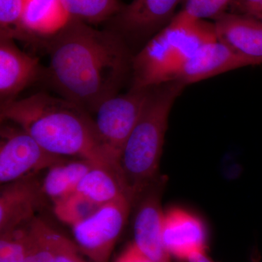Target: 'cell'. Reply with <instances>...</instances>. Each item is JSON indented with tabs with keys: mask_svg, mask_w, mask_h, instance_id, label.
Listing matches in <instances>:
<instances>
[{
	"mask_svg": "<svg viewBox=\"0 0 262 262\" xmlns=\"http://www.w3.org/2000/svg\"><path fill=\"white\" fill-rule=\"evenodd\" d=\"M49 64L43 78L60 97L94 113L105 100L119 94L132 75L133 58L126 41L107 29L99 30L70 19L44 40Z\"/></svg>",
	"mask_w": 262,
	"mask_h": 262,
	"instance_id": "6da1fadb",
	"label": "cell"
},
{
	"mask_svg": "<svg viewBox=\"0 0 262 262\" xmlns=\"http://www.w3.org/2000/svg\"><path fill=\"white\" fill-rule=\"evenodd\" d=\"M0 118L23 129L52 154L89 160L124 182L120 158L103 143L91 114L78 105L39 92L1 103Z\"/></svg>",
	"mask_w": 262,
	"mask_h": 262,
	"instance_id": "7a4b0ae2",
	"label": "cell"
},
{
	"mask_svg": "<svg viewBox=\"0 0 262 262\" xmlns=\"http://www.w3.org/2000/svg\"><path fill=\"white\" fill-rule=\"evenodd\" d=\"M184 87L182 82L172 81L150 88L120 158L122 177L132 201L149 187L158 173L169 115Z\"/></svg>",
	"mask_w": 262,
	"mask_h": 262,
	"instance_id": "3957f363",
	"label": "cell"
},
{
	"mask_svg": "<svg viewBox=\"0 0 262 262\" xmlns=\"http://www.w3.org/2000/svg\"><path fill=\"white\" fill-rule=\"evenodd\" d=\"M217 39L214 24L179 12L134 55L131 87L144 89L175 81L200 48Z\"/></svg>",
	"mask_w": 262,
	"mask_h": 262,
	"instance_id": "277c9868",
	"label": "cell"
},
{
	"mask_svg": "<svg viewBox=\"0 0 262 262\" xmlns=\"http://www.w3.org/2000/svg\"><path fill=\"white\" fill-rule=\"evenodd\" d=\"M132 201L129 198L106 203L96 213L72 226L75 244L92 262H108L126 222Z\"/></svg>",
	"mask_w": 262,
	"mask_h": 262,
	"instance_id": "5b68a950",
	"label": "cell"
},
{
	"mask_svg": "<svg viewBox=\"0 0 262 262\" xmlns=\"http://www.w3.org/2000/svg\"><path fill=\"white\" fill-rule=\"evenodd\" d=\"M63 157L52 154L17 125L1 127L0 183L2 185L29 177L65 162Z\"/></svg>",
	"mask_w": 262,
	"mask_h": 262,
	"instance_id": "8992f818",
	"label": "cell"
},
{
	"mask_svg": "<svg viewBox=\"0 0 262 262\" xmlns=\"http://www.w3.org/2000/svg\"><path fill=\"white\" fill-rule=\"evenodd\" d=\"M150 88L130 86L125 94L105 100L94 113L93 118L100 137L120 158L145 104Z\"/></svg>",
	"mask_w": 262,
	"mask_h": 262,
	"instance_id": "52a82bcc",
	"label": "cell"
},
{
	"mask_svg": "<svg viewBox=\"0 0 262 262\" xmlns=\"http://www.w3.org/2000/svg\"><path fill=\"white\" fill-rule=\"evenodd\" d=\"M182 0H133L106 23V29L131 42L151 39L173 18Z\"/></svg>",
	"mask_w": 262,
	"mask_h": 262,
	"instance_id": "ba28073f",
	"label": "cell"
},
{
	"mask_svg": "<svg viewBox=\"0 0 262 262\" xmlns=\"http://www.w3.org/2000/svg\"><path fill=\"white\" fill-rule=\"evenodd\" d=\"M46 198L42 184L31 176L2 185L0 234L29 223L35 218Z\"/></svg>",
	"mask_w": 262,
	"mask_h": 262,
	"instance_id": "9c48e42d",
	"label": "cell"
},
{
	"mask_svg": "<svg viewBox=\"0 0 262 262\" xmlns=\"http://www.w3.org/2000/svg\"><path fill=\"white\" fill-rule=\"evenodd\" d=\"M39 58L22 51L13 38L0 37V100L16 99L20 92L44 77Z\"/></svg>",
	"mask_w": 262,
	"mask_h": 262,
	"instance_id": "30bf717a",
	"label": "cell"
},
{
	"mask_svg": "<svg viewBox=\"0 0 262 262\" xmlns=\"http://www.w3.org/2000/svg\"><path fill=\"white\" fill-rule=\"evenodd\" d=\"M163 241L170 257L187 262L194 255L206 252V227L196 215L182 208H171L164 213Z\"/></svg>",
	"mask_w": 262,
	"mask_h": 262,
	"instance_id": "8fae6325",
	"label": "cell"
},
{
	"mask_svg": "<svg viewBox=\"0 0 262 262\" xmlns=\"http://www.w3.org/2000/svg\"><path fill=\"white\" fill-rule=\"evenodd\" d=\"M217 39L251 65L262 64V20L225 13L214 21Z\"/></svg>",
	"mask_w": 262,
	"mask_h": 262,
	"instance_id": "7c38bea8",
	"label": "cell"
},
{
	"mask_svg": "<svg viewBox=\"0 0 262 262\" xmlns=\"http://www.w3.org/2000/svg\"><path fill=\"white\" fill-rule=\"evenodd\" d=\"M248 66L252 65L217 39L200 48L183 66L175 81L187 85Z\"/></svg>",
	"mask_w": 262,
	"mask_h": 262,
	"instance_id": "4fadbf2b",
	"label": "cell"
},
{
	"mask_svg": "<svg viewBox=\"0 0 262 262\" xmlns=\"http://www.w3.org/2000/svg\"><path fill=\"white\" fill-rule=\"evenodd\" d=\"M163 216L159 196L153 193L141 202L134 220V244L155 262H170L163 245Z\"/></svg>",
	"mask_w": 262,
	"mask_h": 262,
	"instance_id": "5bb4252c",
	"label": "cell"
},
{
	"mask_svg": "<svg viewBox=\"0 0 262 262\" xmlns=\"http://www.w3.org/2000/svg\"><path fill=\"white\" fill-rule=\"evenodd\" d=\"M61 0H24L22 27L27 40H46L70 20Z\"/></svg>",
	"mask_w": 262,
	"mask_h": 262,
	"instance_id": "9a60e30c",
	"label": "cell"
},
{
	"mask_svg": "<svg viewBox=\"0 0 262 262\" xmlns=\"http://www.w3.org/2000/svg\"><path fill=\"white\" fill-rule=\"evenodd\" d=\"M76 191L100 206L122 198L130 200L122 179L112 170L97 165L84 176Z\"/></svg>",
	"mask_w": 262,
	"mask_h": 262,
	"instance_id": "2e32d148",
	"label": "cell"
},
{
	"mask_svg": "<svg viewBox=\"0 0 262 262\" xmlns=\"http://www.w3.org/2000/svg\"><path fill=\"white\" fill-rule=\"evenodd\" d=\"M89 160L65 161L48 169L42 184L45 195L53 203L75 192L84 175L94 166Z\"/></svg>",
	"mask_w": 262,
	"mask_h": 262,
	"instance_id": "e0dca14e",
	"label": "cell"
},
{
	"mask_svg": "<svg viewBox=\"0 0 262 262\" xmlns=\"http://www.w3.org/2000/svg\"><path fill=\"white\" fill-rule=\"evenodd\" d=\"M61 3L71 19L90 25L106 23L124 6L119 0H61Z\"/></svg>",
	"mask_w": 262,
	"mask_h": 262,
	"instance_id": "ac0fdd59",
	"label": "cell"
},
{
	"mask_svg": "<svg viewBox=\"0 0 262 262\" xmlns=\"http://www.w3.org/2000/svg\"><path fill=\"white\" fill-rule=\"evenodd\" d=\"M53 203L57 218L71 227L89 218L101 207L77 191Z\"/></svg>",
	"mask_w": 262,
	"mask_h": 262,
	"instance_id": "d6986e66",
	"label": "cell"
},
{
	"mask_svg": "<svg viewBox=\"0 0 262 262\" xmlns=\"http://www.w3.org/2000/svg\"><path fill=\"white\" fill-rule=\"evenodd\" d=\"M24 0H0V37L27 40L22 27Z\"/></svg>",
	"mask_w": 262,
	"mask_h": 262,
	"instance_id": "ffe728a7",
	"label": "cell"
},
{
	"mask_svg": "<svg viewBox=\"0 0 262 262\" xmlns=\"http://www.w3.org/2000/svg\"><path fill=\"white\" fill-rule=\"evenodd\" d=\"M24 262H55L54 253L43 232L41 220L37 217L28 224V244Z\"/></svg>",
	"mask_w": 262,
	"mask_h": 262,
	"instance_id": "44dd1931",
	"label": "cell"
},
{
	"mask_svg": "<svg viewBox=\"0 0 262 262\" xmlns=\"http://www.w3.org/2000/svg\"><path fill=\"white\" fill-rule=\"evenodd\" d=\"M28 224L0 234V262H24L28 244Z\"/></svg>",
	"mask_w": 262,
	"mask_h": 262,
	"instance_id": "7402d4cb",
	"label": "cell"
},
{
	"mask_svg": "<svg viewBox=\"0 0 262 262\" xmlns=\"http://www.w3.org/2000/svg\"><path fill=\"white\" fill-rule=\"evenodd\" d=\"M41 225L54 253L55 262H86L79 255L80 250L76 244L42 220Z\"/></svg>",
	"mask_w": 262,
	"mask_h": 262,
	"instance_id": "603a6c76",
	"label": "cell"
},
{
	"mask_svg": "<svg viewBox=\"0 0 262 262\" xmlns=\"http://www.w3.org/2000/svg\"><path fill=\"white\" fill-rule=\"evenodd\" d=\"M233 0H185L180 13L196 20H215L227 13Z\"/></svg>",
	"mask_w": 262,
	"mask_h": 262,
	"instance_id": "cb8c5ba5",
	"label": "cell"
},
{
	"mask_svg": "<svg viewBox=\"0 0 262 262\" xmlns=\"http://www.w3.org/2000/svg\"><path fill=\"white\" fill-rule=\"evenodd\" d=\"M230 8L233 13L262 18V0H233Z\"/></svg>",
	"mask_w": 262,
	"mask_h": 262,
	"instance_id": "d4e9b609",
	"label": "cell"
},
{
	"mask_svg": "<svg viewBox=\"0 0 262 262\" xmlns=\"http://www.w3.org/2000/svg\"><path fill=\"white\" fill-rule=\"evenodd\" d=\"M115 262H155L146 256L133 243L120 254Z\"/></svg>",
	"mask_w": 262,
	"mask_h": 262,
	"instance_id": "484cf974",
	"label": "cell"
},
{
	"mask_svg": "<svg viewBox=\"0 0 262 262\" xmlns=\"http://www.w3.org/2000/svg\"><path fill=\"white\" fill-rule=\"evenodd\" d=\"M187 262H213L211 258L208 257L206 253H201L194 255L192 257L189 258Z\"/></svg>",
	"mask_w": 262,
	"mask_h": 262,
	"instance_id": "4316f807",
	"label": "cell"
},
{
	"mask_svg": "<svg viewBox=\"0 0 262 262\" xmlns=\"http://www.w3.org/2000/svg\"><path fill=\"white\" fill-rule=\"evenodd\" d=\"M253 262H258V261H256V260H254V261H253Z\"/></svg>",
	"mask_w": 262,
	"mask_h": 262,
	"instance_id": "83f0119b",
	"label": "cell"
},
{
	"mask_svg": "<svg viewBox=\"0 0 262 262\" xmlns=\"http://www.w3.org/2000/svg\"><path fill=\"white\" fill-rule=\"evenodd\" d=\"M259 19H261V20H262V18H259Z\"/></svg>",
	"mask_w": 262,
	"mask_h": 262,
	"instance_id": "f1b7e54d",
	"label": "cell"
}]
</instances>
